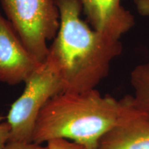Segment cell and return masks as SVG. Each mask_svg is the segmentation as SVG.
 <instances>
[{"mask_svg":"<svg viewBox=\"0 0 149 149\" xmlns=\"http://www.w3.org/2000/svg\"><path fill=\"white\" fill-rule=\"evenodd\" d=\"M134 26V16L123 6L122 0H96L93 29L121 40Z\"/></svg>","mask_w":149,"mask_h":149,"instance_id":"obj_7","label":"cell"},{"mask_svg":"<svg viewBox=\"0 0 149 149\" xmlns=\"http://www.w3.org/2000/svg\"><path fill=\"white\" fill-rule=\"evenodd\" d=\"M41 64L0 13V81L9 85L25 82Z\"/></svg>","mask_w":149,"mask_h":149,"instance_id":"obj_6","label":"cell"},{"mask_svg":"<svg viewBox=\"0 0 149 149\" xmlns=\"http://www.w3.org/2000/svg\"><path fill=\"white\" fill-rule=\"evenodd\" d=\"M137 12L142 16H149V0H134Z\"/></svg>","mask_w":149,"mask_h":149,"instance_id":"obj_13","label":"cell"},{"mask_svg":"<svg viewBox=\"0 0 149 149\" xmlns=\"http://www.w3.org/2000/svg\"><path fill=\"white\" fill-rule=\"evenodd\" d=\"M133 97L141 108L149 113V63L137 65L130 73Z\"/></svg>","mask_w":149,"mask_h":149,"instance_id":"obj_8","label":"cell"},{"mask_svg":"<svg viewBox=\"0 0 149 149\" xmlns=\"http://www.w3.org/2000/svg\"><path fill=\"white\" fill-rule=\"evenodd\" d=\"M120 100L118 120L96 149H149V113L136 103L133 96Z\"/></svg>","mask_w":149,"mask_h":149,"instance_id":"obj_5","label":"cell"},{"mask_svg":"<svg viewBox=\"0 0 149 149\" xmlns=\"http://www.w3.org/2000/svg\"><path fill=\"white\" fill-rule=\"evenodd\" d=\"M47 149H87L81 145L64 139H55L47 142Z\"/></svg>","mask_w":149,"mask_h":149,"instance_id":"obj_9","label":"cell"},{"mask_svg":"<svg viewBox=\"0 0 149 149\" xmlns=\"http://www.w3.org/2000/svg\"><path fill=\"white\" fill-rule=\"evenodd\" d=\"M10 133V126L8 122L0 123V149H3L9 141Z\"/></svg>","mask_w":149,"mask_h":149,"instance_id":"obj_12","label":"cell"},{"mask_svg":"<svg viewBox=\"0 0 149 149\" xmlns=\"http://www.w3.org/2000/svg\"><path fill=\"white\" fill-rule=\"evenodd\" d=\"M3 149H47V146L33 141H8Z\"/></svg>","mask_w":149,"mask_h":149,"instance_id":"obj_10","label":"cell"},{"mask_svg":"<svg viewBox=\"0 0 149 149\" xmlns=\"http://www.w3.org/2000/svg\"><path fill=\"white\" fill-rule=\"evenodd\" d=\"M83 10L88 19V23L92 26L96 13V0H81Z\"/></svg>","mask_w":149,"mask_h":149,"instance_id":"obj_11","label":"cell"},{"mask_svg":"<svg viewBox=\"0 0 149 149\" xmlns=\"http://www.w3.org/2000/svg\"><path fill=\"white\" fill-rule=\"evenodd\" d=\"M24 83L23 93L11 105L7 116L9 141H32L40 111L50 99L63 91L60 77L47 59Z\"/></svg>","mask_w":149,"mask_h":149,"instance_id":"obj_4","label":"cell"},{"mask_svg":"<svg viewBox=\"0 0 149 149\" xmlns=\"http://www.w3.org/2000/svg\"><path fill=\"white\" fill-rule=\"evenodd\" d=\"M122 104L96 88L84 92L62 91L50 99L40 111L32 141L42 144L64 139L87 149H96L116 124Z\"/></svg>","mask_w":149,"mask_h":149,"instance_id":"obj_2","label":"cell"},{"mask_svg":"<svg viewBox=\"0 0 149 149\" xmlns=\"http://www.w3.org/2000/svg\"><path fill=\"white\" fill-rule=\"evenodd\" d=\"M59 26L47 56L62 83L63 91L95 89L107 77L122 53L121 40L93 29L81 17V0H55Z\"/></svg>","mask_w":149,"mask_h":149,"instance_id":"obj_1","label":"cell"},{"mask_svg":"<svg viewBox=\"0 0 149 149\" xmlns=\"http://www.w3.org/2000/svg\"><path fill=\"white\" fill-rule=\"evenodd\" d=\"M8 21L24 46L40 62L47 58L48 41L59 26L55 0H1Z\"/></svg>","mask_w":149,"mask_h":149,"instance_id":"obj_3","label":"cell"}]
</instances>
